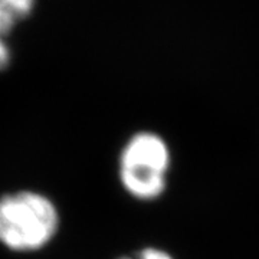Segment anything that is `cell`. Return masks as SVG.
I'll return each mask as SVG.
<instances>
[{"label": "cell", "mask_w": 259, "mask_h": 259, "mask_svg": "<svg viewBox=\"0 0 259 259\" xmlns=\"http://www.w3.org/2000/svg\"><path fill=\"white\" fill-rule=\"evenodd\" d=\"M35 0H0V71H5L12 61V51L6 42L12 29L28 18Z\"/></svg>", "instance_id": "obj_3"}, {"label": "cell", "mask_w": 259, "mask_h": 259, "mask_svg": "<svg viewBox=\"0 0 259 259\" xmlns=\"http://www.w3.org/2000/svg\"><path fill=\"white\" fill-rule=\"evenodd\" d=\"M59 212L45 194L20 190L0 197V243L13 252L44 249L59 231Z\"/></svg>", "instance_id": "obj_1"}, {"label": "cell", "mask_w": 259, "mask_h": 259, "mask_svg": "<svg viewBox=\"0 0 259 259\" xmlns=\"http://www.w3.org/2000/svg\"><path fill=\"white\" fill-rule=\"evenodd\" d=\"M120 259H173L167 252L156 248H146L134 256H121Z\"/></svg>", "instance_id": "obj_4"}, {"label": "cell", "mask_w": 259, "mask_h": 259, "mask_svg": "<svg viewBox=\"0 0 259 259\" xmlns=\"http://www.w3.org/2000/svg\"><path fill=\"white\" fill-rule=\"evenodd\" d=\"M170 153L166 141L154 133H137L120 156L122 187L140 200H153L166 189Z\"/></svg>", "instance_id": "obj_2"}]
</instances>
